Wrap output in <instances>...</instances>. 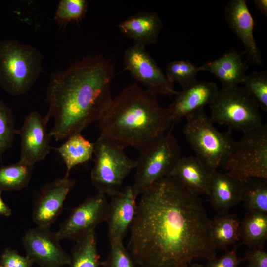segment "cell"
Wrapping results in <instances>:
<instances>
[{
	"instance_id": "836d02e7",
	"label": "cell",
	"mask_w": 267,
	"mask_h": 267,
	"mask_svg": "<svg viewBox=\"0 0 267 267\" xmlns=\"http://www.w3.org/2000/svg\"><path fill=\"white\" fill-rule=\"evenodd\" d=\"M245 260L238 257L235 250L229 251L219 258L208 261L207 267H238L240 263Z\"/></svg>"
},
{
	"instance_id": "ffe728a7",
	"label": "cell",
	"mask_w": 267,
	"mask_h": 267,
	"mask_svg": "<svg viewBox=\"0 0 267 267\" xmlns=\"http://www.w3.org/2000/svg\"><path fill=\"white\" fill-rule=\"evenodd\" d=\"M243 185V181L228 172H213L207 195L218 213L228 212L242 201Z\"/></svg>"
},
{
	"instance_id": "d4e9b609",
	"label": "cell",
	"mask_w": 267,
	"mask_h": 267,
	"mask_svg": "<svg viewBox=\"0 0 267 267\" xmlns=\"http://www.w3.org/2000/svg\"><path fill=\"white\" fill-rule=\"evenodd\" d=\"M76 242L70 255L69 267H98L100 256L95 231H91Z\"/></svg>"
},
{
	"instance_id": "f35d334b",
	"label": "cell",
	"mask_w": 267,
	"mask_h": 267,
	"mask_svg": "<svg viewBox=\"0 0 267 267\" xmlns=\"http://www.w3.org/2000/svg\"><path fill=\"white\" fill-rule=\"evenodd\" d=\"M0 267H2V266L0 264Z\"/></svg>"
},
{
	"instance_id": "d590c367",
	"label": "cell",
	"mask_w": 267,
	"mask_h": 267,
	"mask_svg": "<svg viewBox=\"0 0 267 267\" xmlns=\"http://www.w3.org/2000/svg\"><path fill=\"white\" fill-rule=\"evenodd\" d=\"M254 3L256 9L266 17L267 16V0H254Z\"/></svg>"
},
{
	"instance_id": "9c48e42d",
	"label": "cell",
	"mask_w": 267,
	"mask_h": 267,
	"mask_svg": "<svg viewBox=\"0 0 267 267\" xmlns=\"http://www.w3.org/2000/svg\"><path fill=\"white\" fill-rule=\"evenodd\" d=\"M223 166L243 182L267 179V124L243 133Z\"/></svg>"
},
{
	"instance_id": "6da1fadb",
	"label": "cell",
	"mask_w": 267,
	"mask_h": 267,
	"mask_svg": "<svg viewBox=\"0 0 267 267\" xmlns=\"http://www.w3.org/2000/svg\"><path fill=\"white\" fill-rule=\"evenodd\" d=\"M141 195L127 248L135 263L185 267L195 258L216 257L211 219L198 195L169 177Z\"/></svg>"
},
{
	"instance_id": "484cf974",
	"label": "cell",
	"mask_w": 267,
	"mask_h": 267,
	"mask_svg": "<svg viewBox=\"0 0 267 267\" xmlns=\"http://www.w3.org/2000/svg\"><path fill=\"white\" fill-rule=\"evenodd\" d=\"M33 166L17 163L0 167V192L21 190L28 184Z\"/></svg>"
},
{
	"instance_id": "ac0fdd59",
	"label": "cell",
	"mask_w": 267,
	"mask_h": 267,
	"mask_svg": "<svg viewBox=\"0 0 267 267\" xmlns=\"http://www.w3.org/2000/svg\"><path fill=\"white\" fill-rule=\"evenodd\" d=\"M213 172L196 156L180 157L167 177L196 195H207Z\"/></svg>"
},
{
	"instance_id": "603a6c76",
	"label": "cell",
	"mask_w": 267,
	"mask_h": 267,
	"mask_svg": "<svg viewBox=\"0 0 267 267\" xmlns=\"http://www.w3.org/2000/svg\"><path fill=\"white\" fill-rule=\"evenodd\" d=\"M95 143L86 139L81 133L69 137L67 140L55 149L60 154L66 165V175L75 166L88 162L94 154Z\"/></svg>"
},
{
	"instance_id": "ba28073f",
	"label": "cell",
	"mask_w": 267,
	"mask_h": 267,
	"mask_svg": "<svg viewBox=\"0 0 267 267\" xmlns=\"http://www.w3.org/2000/svg\"><path fill=\"white\" fill-rule=\"evenodd\" d=\"M139 152L132 185L137 196L167 177L181 157L180 148L171 130Z\"/></svg>"
},
{
	"instance_id": "8992f818",
	"label": "cell",
	"mask_w": 267,
	"mask_h": 267,
	"mask_svg": "<svg viewBox=\"0 0 267 267\" xmlns=\"http://www.w3.org/2000/svg\"><path fill=\"white\" fill-rule=\"evenodd\" d=\"M209 107L212 122L231 131L244 133L263 124L258 104L244 87L222 88Z\"/></svg>"
},
{
	"instance_id": "2e32d148",
	"label": "cell",
	"mask_w": 267,
	"mask_h": 267,
	"mask_svg": "<svg viewBox=\"0 0 267 267\" xmlns=\"http://www.w3.org/2000/svg\"><path fill=\"white\" fill-rule=\"evenodd\" d=\"M105 221L108 225L110 244L123 242L135 216L137 196L132 186L128 185L111 196Z\"/></svg>"
},
{
	"instance_id": "8d00e7d4",
	"label": "cell",
	"mask_w": 267,
	"mask_h": 267,
	"mask_svg": "<svg viewBox=\"0 0 267 267\" xmlns=\"http://www.w3.org/2000/svg\"><path fill=\"white\" fill-rule=\"evenodd\" d=\"M0 192V215L5 216H9L12 213L11 209L3 200Z\"/></svg>"
},
{
	"instance_id": "7c38bea8",
	"label": "cell",
	"mask_w": 267,
	"mask_h": 267,
	"mask_svg": "<svg viewBox=\"0 0 267 267\" xmlns=\"http://www.w3.org/2000/svg\"><path fill=\"white\" fill-rule=\"evenodd\" d=\"M56 233L48 227L29 229L22 238L27 255L40 267H62L69 265L70 255L61 246Z\"/></svg>"
},
{
	"instance_id": "4dcf8cb0",
	"label": "cell",
	"mask_w": 267,
	"mask_h": 267,
	"mask_svg": "<svg viewBox=\"0 0 267 267\" xmlns=\"http://www.w3.org/2000/svg\"><path fill=\"white\" fill-rule=\"evenodd\" d=\"M88 5L86 0H61L59 2L54 19L62 24L78 21L85 15Z\"/></svg>"
},
{
	"instance_id": "d6986e66",
	"label": "cell",
	"mask_w": 267,
	"mask_h": 267,
	"mask_svg": "<svg viewBox=\"0 0 267 267\" xmlns=\"http://www.w3.org/2000/svg\"><path fill=\"white\" fill-rule=\"evenodd\" d=\"M244 55V51L232 48L218 59L198 67L199 71L213 74L222 83L223 88L238 86L242 83L249 67Z\"/></svg>"
},
{
	"instance_id": "30bf717a",
	"label": "cell",
	"mask_w": 267,
	"mask_h": 267,
	"mask_svg": "<svg viewBox=\"0 0 267 267\" xmlns=\"http://www.w3.org/2000/svg\"><path fill=\"white\" fill-rule=\"evenodd\" d=\"M145 48L134 44L127 49L124 60L125 69L157 95L176 96L178 91Z\"/></svg>"
},
{
	"instance_id": "7402d4cb",
	"label": "cell",
	"mask_w": 267,
	"mask_h": 267,
	"mask_svg": "<svg viewBox=\"0 0 267 267\" xmlns=\"http://www.w3.org/2000/svg\"><path fill=\"white\" fill-rule=\"evenodd\" d=\"M240 221L236 214L218 213L211 219V232L216 249H225L240 240Z\"/></svg>"
},
{
	"instance_id": "f546056e",
	"label": "cell",
	"mask_w": 267,
	"mask_h": 267,
	"mask_svg": "<svg viewBox=\"0 0 267 267\" xmlns=\"http://www.w3.org/2000/svg\"><path fill=\"white\" fill-rule=\"evenodd\" d=\"M17 132L11 109L0 100V155L12 146Z\"/></svg>"
},
{
	"instance_id": "74e56055",
	"label": "cell",
	"mask_w": 267,
	"mask_h": 267,
	"mask_svg": "<svg viewBox=\"0 0 267 267\" xmlns=\"http://www.w3.org/2000/svg\"><path fill=\"white\" fill-rule=\"evenodd\" d=\"M185 267H203V266L197 264H193L190 266H189V265H188Z\"/></svg>"
},
{
	"instance_id": "277c9868",
	"label": "cell",
	"mask_w": 267,
	"mask_h": 267,
	"mask_svg": "<svg viewBox=\"0 0 267 267\" xmlns=\"http://www.w3.org/2000/svg\"><path fill=\"white\" fill-rule=\"evenodd\" d=\"M43 60L30 45L12 39L0 41V86L12 95L27 92L42 71Z\"/></svg>"
},
{
	"instance_id": "cb8c5ba5",
	"label": "cell",
	"mask_w": 267,
	"mask_h": 267,
	"mask_svg": "<svg viewBox=\"0 0 267 267\" xmlns=\"http://www.w3.org/2000/svg\"><path fill=\"white\" fill-rule=\"evenodd\" d=\"M267 238V214L248 211L240 221V239L252 248L263 247Z\"/></svg>"
},
{
	"instance_id": "e575fe53",
	"label": "cell",
	"mask_w": 267,
	"mask_h": 267,
	"mask_svg": "<svg viewBox=\"0 0 267 267\" xmlns=\"http://www.w3.org/2000/svg\"><path fill=\"white\" fill-rule=\"evenodd\" d=\"M244 259L248 261V267H267V253L261 249H252Z\"/></svg>"
},
{
	"instance_id": "83f0119b",
	"label": "cell",
	"mask_w": 267,
	"mask_h": 267,
	"mask_svg": "<svg viewBox=\"0 0 267 267\" xmlns=\"http://www.w3.org/2000/svg\"><path fill=\"white\" fill-rule=\"evenodd\" d=\"M198 72V67L190 61L181 60L169 63L166 67L165 75L171 83L178 82L183 89L197 81Z\"/></svg>"
},
{
	"instance_id": "5b68a950",
	"label": "cell",
	"mask_w": 267,
	"mask_h": 267,
	"mask_svg": "<svg viewBox=\"0 0 267 267\" xmlns=\"http://www.w3.org/2000/svg\"><path fill=\"white\" fill-rule=\"evenodd\" d=\"M185 118L183 134L195 156L213 171L223 166L236 143L231 131H219L204 109Z\"/></svg>"
},
{
	"instance_id": "f1b7e54d",
	"label": "cell",
	"mask_w": 267,
	"mask_h": 267,
	"mask_svg": "<svg viewBox=\"0 0 267 267\" xmlns=\"http://www.w3.org/2000/svg\"><path fill=\"white\" fill-rule=\"evenodd\" d=\"M243 87L258 104L260 108L267 111V72L253 71L246 75Z\"/></svg>"
},
{
	"instance_id": "5bb4252c",
	"label": "cell",
	"mask_w": 267,
	"mask_h": 267,
	"mask_svg": "<svg viewBox=\"0 0 267 267\" xmlns=\"http://www.w3.org/2000/svg\"><path fill=\"white\" fill-rule=\"evenodd\" d=\"M75 183L65 175L43 188L32 212L33 222L38 226L50 228L61 213L66 198Z\"/></svg>"
},
{
	"instance_id": "1f68e13d",
	"label": "cell",
	"mask_w": 267,
	"mask_h": 267,
	"mask_svg": "<svg viewBox=\"0 0 267 267\" xmlns=\"http://www.w3.org/2000/svg\"><path fill=\"white\" fill-rule=\"evenodd\" d=\"M135 262L123 242L110 244L107 258L100 262L103 267H135Z\"/></svg>"
},
{
	"instance_id": "52a82bcc",
	"label": "cell",
	"mask_w": 267,
	"mask_h": 267,
	"mask_svg": "<svg viewBox=\"0 0 267 267\" xmlns=\"http://www.w3.org/2000/svg\"><path fill=\"white\" fill-rule=\"evenodd\" d=\"M94 143L91 181L98 193L111 196L121 189L126 178L135 168L136 160L126 155L125 148L104 136L100 135Z\"/></svg>"
},
{
	"instance_id": "4316f807",
	"label": "cell",
	"mask_w": 267,
	"mask_h": 267,
	"mask_svg": "<svg viewBox=\"0 0 267 267\" xmlns=\"http://www.w3.org/2000/svg\"><path fill=\"white\" fill-rule=\"evenodd\" d=\"M242 201L249 211L267 214V179L251 178L243 181Z\"/></svg>"
},
{
	"instance_id": "9a60e30c",
	"label": "cell",
	"mask_w": 267,
	"mask_h": 267,
	"mask_svg": "<svg viewBox=\"0 0 267 267\" xmlns=\"http://www.w3.org/2000/svg\"><path fill=\"white\" fill-rule=\"evenodd\" d=\"M224 16L229 27L239 38L244 47L249 64L262 65L261 51L253 35L254 19L245 0H231L225 7Z\"/></svg>"
},
{
	"instance_id": "4fadbf2b",
	"label": "cell",
	"mask_w": 267,
	"mask_h": 267,
	"mask_svg": "<svg viewBox=\"0 0 267 267\" xmlns=\"http://www.w3.org/2000/svg\"><path fill=\"white\" fill-rule=\"evenodd\" d=\"M49 120L46 115L42 117L36 111L25 118L22 127L17 132L21 139L19 163L34 166L49 153L51 136L47 129Z\"/></svg>"
},
{
	"instance_id": "8fae6325",
	"label": "cell",
	"mask_w": 267,
	"mask_h": 267,
	"mask_svg": "<svg viewBox=\"0 0 267 267\" xmlns=\"http://www.w3.org/2000/svg\"><path fill=\"white\" fill-rule=\"evenodd\" d=\"M108 202L106 195L98 193L87 198L73 209L56 233L60 240L64 239L77 241L105 221Z\"/></svg>"
},
{
	"instance_id": "7a4b0ae2",
	"label": "cell",
	"mask_w": 267,
	"mask_h": 267,
	"mask_svg": "<svg viewBox=\"0 0 267 267\" xmlns=\"http://www.w3.org/2000/svg\"><path fill=\"white\" fill-rule=\"evenodd\" d=\"M113 66L105 58L89 56L54 74L47 90V117L54 120L50 134L56 141L81 132L98 122L113 98Z\"/></svg>"
},
{
	"instance_id": "44dd1931",
	"label": "cell",
	"mask_w": 267,
	"mask_h": 267,
	"mask_svg": "<svg viewBox=\"0 0 267 267\" xmlns=\"http://www.w3.org/2000/svg\"><path fill=\"white\" fill-rule=\"evenodd\" d=\"M162 27L157 13L146 11L132 15L118 25L119 30L134 44L145 47L156 42Z\"/></svg>"
},
{
	"instance_id": "d6a6232c",
	"label": "cell",
	"mask_w": 267,
	"mask_h": 267,
	"mask_svg": "<svg viewBox=\"0 0 267 267\" xmlns=\"http://www.w3.org/2000/svg\"><path fill=\"white\" fill-rule=\"evenodd\" d=\"M33 263L27 256H21L10 248H6L0 258V264L2 267H31Z\"/></svg>"
},
{
	"instance_id": "e0dca14e",
	"label": "cell",
	"mask_w": 267,
	"mask_h": 267,
	"mask_svg": "<svg viewBox=\"0 0 267 267\" xmlns=\"http://www.w3.org/2000/svg\"><path fill=\"white\" fill-rule=\"evenodd\" d=\"M215 83L196 81L178 92L167 108L173 124L188 115L210 105L218 91Z\"/></svg>"
},
{
	"instance_id": "3957f363",
	"label": "cell",
	"mask_w": 267,
	"mask_h": 267,
	"mask_svg": "<svg viewBox=\"0 0 267 267\" xmlns=\"http://www.w3.org/2000/svg\"><path fill=\"white\" fill-rule=\"evenodd\" d=\"M100 135L124 148L139 151L164 135L173 125L167 108L159 103L157 95L136 83L115 98L98 122Z\"/></svg>"
}]
</instances>
